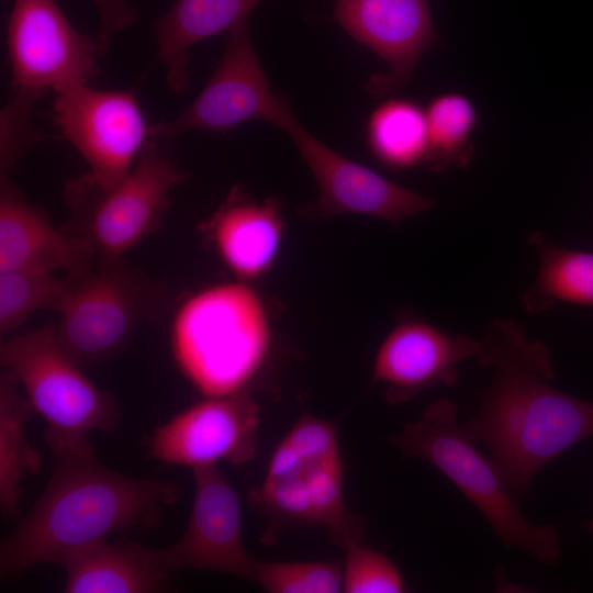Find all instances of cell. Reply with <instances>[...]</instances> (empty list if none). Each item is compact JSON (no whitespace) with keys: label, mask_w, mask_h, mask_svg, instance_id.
<instances>
[{"label":"cell","mask_w":593,"mask_h":593,"mask_svg":"<svg viewBox=\"0 0 593 593\" xmlns=\"http://www.w3.org/2000/svg\"><path fill=\"white\" fill-rule=\"evenodd\" d=\"M38 99L33 94L12 92L1 111V180L11 179L21 156L43 138L32 128L30 121L33 105Z\"/></svg>","instance_id":"cell-28"},{"label":"cell","mask_w":593,"mask_h":593,"mask_svg":"<svg viewBox=\"0 0 593 593\" xmlns=\"http://www.w3.org/2000/svg\"><path fill=\"white\" fill-rule=\"evenodd\" d=\"M99 10L100 31L99 38L108 45L110 37L123 31L138 20V9L134 0H93Z\"/></svg>","instance_id":"cell-29"},{"label":"cell","mask_w":593,"mask_h":593,"mask_svg":"<svg viewBox=\"0 0 593 593\" xmlns=\"http://www.w3.org/2000/svg\"><path fill=\"white\" fill-rule=\"evenodd\" d=\"M293 119L287 98L270 86L246 18L227 32L223 55L203 89L179 115L152 125L150 138L170 139L194 130L224 134L254 121L283 130Z\"/></svg>","instance_id":"cell-9"},{"label":"cell","mask_w":593,"mask_h":593,"mask_svg":"<svg viewBox=\"0 0 593 593\" xmlns=\"http://www.w3.org/2000/svg\"><path fill=\"white\" fill-rule=\"evenodd\" d=\"M54 469L41 496L0 546L2 580L68 558L119 530L154 528L180 497L172 482L116 472L97 458L89 436L44 434Z\"/></svg>","instance_id":"cell-2"},{"label":"cell","mask_w":593,"mask_h":593,"mask_svg":"<svg viewBox=\"0 0 593 593\" xmlns=\"http://www.w3.org/2000/svg\"><path fill=\"white\" fill-rule=\"evenodd\" d=\"M32 412L16 377L3 369L0 374V508L5 517L19 513L22 479L41 468V457L25 433Z\"/></svg>","instance_id":"cell-22"},{"label":"cell","mask_w":593,"mask_h":593,"mask_svg":"<svg viewBox=\"0 0 593 593\" xmlns=\"http://www.w3.org/2000/svg\"><path fill=\"white\" fill-rule=\"evenodd\" d=\"M107 46L79 32L56 0H14L7 23L12 92L41 98L88 83Z\"/></svg>","instance_id":"cell-10"},{"label":"cell","mask_w":593,"mask_h":593,"mask_svg":"<svg viewBox=\"0 0 593 593\" xmlns=\"http://www.w3.org/2000/svg\"><path fill=\"white\" fill-rule=\"evenodd\" d=\"M75 288V279L53 272L12 270L0 272V333L20 328L36 311L59 313Z\"/></svg>","instance_id":"cell-25"},{"label":"cell","mask_w":593,"mask_h":593,"mask_svg":"<svg viewBox=\"0 0 593 593\" xmlns=\"http://www.w3.org/2000/svg\"><path fill=\"white\" fill-rule=\"evenodd\" d=\"M194 495L188 525L174 545L153 549L166 572L199 570L253 580L257 560L245 549L238 495L216 466L192 470Z\"/></svg>","instance_id":"cell-14"},{"label":"cell","mask_w":593,"mask_h":593,"mask_svg":"<svg viewBox=\"0 0 593 593\" xmlns=\"http://www.w3.org/2000/svg\"><path fill=\"white\" fill-rule=\"evenodd\" d=\"M169 334L179 371L204 398L247 390L271 348L265 303L240 280L206 287L187 298Z\"/></svg>","instance_id":"cell-4"},{"label":"cell","mask_w":593,"mask_h":593,"mask_svg":"<svg viewBox=\"0 0 593 593\" xmlns=\"http://www.w3.org/2000/svg\"><path fill=\"white\" fill-rule=\"evenodd\" d=\"M202 228L236 280L249 282L265 275L275 262L283 219L278 201H258L235 187Z\"/></svg>","instance_id":"cell-18"},{"label":"cell","mask_w":593,"mask_h":593,"mask_svg":"<svg viewBox=\"0 0 593 593\" xmlns=\"http://www.w3.org/2000/svg\"><path fill=\"white\" fill-rule=\"evenodd\" d=\"M259 405L247 390L204 398L155 428L148 440L154 460L191 470L227 461L249 462L257 451Z\"/></svg>","instance_id":"cell-12"},{"label":"cell","mask_w":593,"mask_h":593,"mask_svg":"<svg viewBox=\"0 0 593 593\" xmlns=\"http://www.w3.org/2000/svg\"><path fill=\"white\" fill-rule=\"evenodd\" d=\"M0 362L18 379L33 411L47 424L45 434L80 437L114 432L121 411L113 396L98 388L60 345L48 323L1 342Z\"/></svg>","instance_id":"cell-8"},{"label":"cell","mask_w":593,"mask_h":593,"mask_svg":"<svg viewBox=\"0 0 593 593\" xmlns=\"http://www.w3.org/2000/svg\"><path fill=\"white\" fill-rule=\"evenodd\" d=\"M331 19L389 67L366 85L377 98L402 89L419 58L439 44L428 0H336Z\"/></svg>","instance_id":"cell-15"},{"label":"cell","mask_w":593,"mask_h":593,"mask_svg":"<svg viewBox=\"0 0 593 593\" xmlns=\"http://www.w3.org/2000/svg\"><path fill=\"white\" fill-rule=\"evenodd\" d=\"M365 139L384 167L403 170L425 164L428 152L425 109L407 98H390L370 113Z\"/></svg>","instance_id":"cell-23"},{"label":"cell","mask_w":593,"mask_h":593,"mask_svg":"<svg viewBox=\"0 0 593 593\" xmlns=\"http://www.w3.org/2000/svg\"><path fill=\"white\" fill-rule=\"evenodd\" d=\"M262 0H176L154 22L156 54L166 69L172 93H183L190 85L189 51L198 43L228 32L249 18Z\"/></svg>","instance_id":"cell-19"},{"label":"cell","mask_w":593,"mask_h":593,"mask_svg":"<svg viewBox=\"0 0 593 593\" xmlns=\"http://www.w3.org/2000/svg\"><path fill=\"white\" fill-rule=\"evenodd\" d=\"M343 590L346 593H402L407 588L394 562L382 551L354 542L345 548Z\"/></svg>","instance_id":"cell-27"},{"label":"cell","mask_w":593,"mask_h":593,"mask_svg":"<svg viewBox=\"0 0 593 593\" xmlns=\"http://www.w3.org/2000/svg\"><path fill=\"white\" fill-rule=\"evenodd\" d=\"M67 593H157L170 590L169 573L152 548L108 539L80 550L61 564Z\"/></svg>","instance_id":"cell-20"},{"label":"cell","mask_w":593,"mask_h":593,"mask_svg":"<svg viewBox=\"0 0 593 593\" xmlns=\"http://www.w3.org/2000/svg\"><path fill=\"white\" fill-rule=\"evenodd\" d=\"M167 291L123 256L98 257L75 279L56 326L63 348L82 368L101 365L122 351L136 329L166 306Z\"/></svg>","instance_id":"cell-6"},{"label":"cell","mask_w":593,"mask_h":593,"mask_svg":"<svg viewBox=\"0 0 593 593\" xmlns=\"http://www.w3.org/2000/svg\"><path fill=\"white\" fill-rule=\"evenodd\" d=\"M343 569L333 561H257L251 581L269 593H337Z\"/></svg>","instance_id":"cell-26"},{"label":"cell","mask_w":593,"mask_h":593,"mask_svg":"<svg viewBox=\"0 0 593 593\" xmlns=\"http://www.w3.org/2000/svg\"><path fill=\"white\" fill-rule=\"evenodd\" d=\"M283 132L292 139L318 187L316 199L302 208L307 217L358 214L399 225L430 210L435 202L335 152L295 119Z\"/></svg>","instance_id":"cell-13"},{"label":"cell","mask_w":593,"mask_h":593,"mask_svg":"<svg viewBox=\"0 0 593 593\" xmlns=\"http://www.w3.org/2000/svg\"><path fill=\"white\" fill-rule=\"evenodd\" d=\"M479 351L480 340L447 333L419 317L403 316L378 348L371 383L383 387L388 403H405L428 389L455 384L459 365L477 358Z\"/></svg>","instance_id":"cell-16"},{"label":"cell","mask_w":593,"mask_h":593,"mask_svg":"<svg viewBox=\"0 0 593 593\" xmlns=\"http://www.w3.org/2000/svg\"><path fill=\"white\" fill-rule=\"evenodd\" d=\"M582 529L586 533L593 534V517L582 524Z\"/></svg>","instance_id":"cell-30"},{"label":"cell","mask_w":593,"mask_h":593,"mask_svg":"<svg viewBox=\"0 0 593 593\" xmlns=\"http://www.w3.org/2000/svg\"><path fill=\"white\" fill-rule=\"evenodd\" d=\"M477 360L495 373L462 429L470 440L489 448L510 492L519 500L545 466L593 435V402L551 384L549 349L511 318L490 323Z\"/></svg>","instance_id":"cell-1"},{"label":"cell","mask_w":593,"mask_h":593,"mask_svg":"<svg viewBox=\"0 0 593 593\" xmlns=\"http://www.w3.org/2000/svg\"><path fill=\"white\" fill-rule=\"evenodd\" d=\"M528 243L537 253L538 272L523 294L525 310L540 314L558 302L593 306V251L560 247L541 232Z\"/></svg>","instance_id":"cell-21"},{"label":"cell","mask_w":593,"mask_h":593,"mask_svg":"<svg viewBox=\"0 0 593 593\" xmlns=\"http://www.w3.org/2000/svg\"><path fill=\"white\" fill-rule=\"evenodd\" d=\"M388 441L403 458H419L435 467L483 515L503 545L529 553L545 566L557 562V530L524 517L495 461L465 435L454 401L444 398L429 403L419 419Z\"/></svg>","instance_id":"cell-5"},{"label":"cell","mask_w":593,"mask_h":593,"mask_svg":"<svg viewBox=\"0 0 593 593\" xmlns=\"http://www.w3.org/2000/svg\"><path fill=\"white\" fill-rule=\"evenodd\" d=\"M428 152L425 164L435 172L465 167L472 158L471 136L478 121L471 100L459 92L434 97L425 108Z\"/></svg>","instance_id":"cell-24"},{"label":"cell","mask_w":593,"mask_h":593,"mask_svg":"<svg viewBox=\"0 0 593 593\" xmlns=\"http://www.w3.org/2000/svg\"><path fill=\"white\" fill-rule=\"evenodd\" d=\"M338 423L304 411L273 450L262 482L248 493L266 518L261 540L272 544L290 527L323 529L346 548L360 542L365 519L346 505Z\"/></svg>","instance_id":"cell-3"},{"label":"cell","mask_w":593,"mask_h":593,"mask_svg":"<svg viewBox=\"0 0 593 593\" xmlns=\"http://www.w3.org/2000/svg\"><path fill=\"white\" fill-rule=\"evenodd\" d=\"M53 118L87 163L88 177L103 191L131 172L150 139V126L135 94L127 90L69 86L56 92Z\"/></svg>","instance_id":"cell-11"},{"label":"cell","mask_w":593,"mask_h":593,"mask_svg":"<svg viewBox=\"0 0 593 593\" xmlns=\"http://www.w3.org/2000/svg\"><path fill=\"white\" fill-rule=\"evenodd\" d=\"M188 175L149 139L131 172L103 191L87 174L65 184L70 213L63 230L89 243L98 257H120L159 224L170 192Z\"/></svg>","instance_id":"cell-7"},{"label":"cell","mask_w":593,"mask_h":593,"mask_svg":"<svg viewBox=\"0 0 593 593\" xmlns=\"http://www.w3.org/2000/svg\"><path fill=\"white\" fill-rule=\"evenodd\" d=\"M97 258L89 243L56 228L11 179L1 180L0 272L65 271L67 277L79 279L91 270Z\"/></svg>","instance_id":"cell-17"}]
</instances>
